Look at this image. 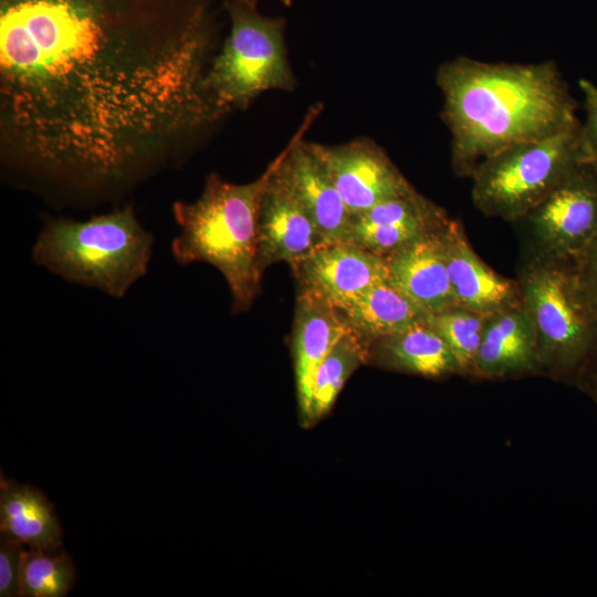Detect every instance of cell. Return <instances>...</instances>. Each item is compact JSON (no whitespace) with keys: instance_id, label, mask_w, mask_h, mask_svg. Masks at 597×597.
Returning a JSON list of instances; mask_svg holds the SVG:
<instances>
[{"instance_id":"cell-9","label":"cell","mask_w":597,"mask_h":597,"mask_svg":"<svg viewBox=\"0 0 597 597\" xmlns=\"http://www.w3.org/2000/svg\"><path fill=\"white\" fill-rule=\"evenodd\" d=\"M352 217L415 188L386 151L373 139L356 138L341 145L310 143Z\"/></svg>"},{"instance_id":"cell-18","label":"cell","mask_w":597,"mask_h":597,"mask_svg":"<svg viewBox=\"0 0 597 597\" xmlns=\"http://www.w3.org/2000/svg\"><path fill=\"white\" fill-rule=\"evenodd\" d=\"M368 364L428 378L459 371L441 335L425 320L369 344Z\"/></svg>"},{"instance_id":"cell-10","label":"cell","mask_w":597,"mask_h":597,"mask_svg":"<svg viewBox=\"0 0 597 597\" xmlns=\"http://www.w3.org/2000/svg\"><path fill=\"white\" fill-rule=\"evenodd\" d=\"M291 270L297 294L314 296L338 310L388 277L384 256L348 241L318 247Z\"/></svg>"},{"instance_id":"cell-1","label":"cell","mask_w":597,"mask_h":597,"mask_svg":"<svg viewBox=\"0 0 597 597\" xmlns=\"http://www.w3.org/2000/svg\"><path fill=\"white\" fill-rule=\"evenodd\" d=\"M202 7L161 36L116 30L86 0H21L0 18L1 137L24 168L88 188L129 179L223 115L205 80Z\"/></svg>"},{"instance_id":"cell-12","label":"cell","mask_w":597,"mask_h":597,"mask_svg":"<svg viewBox=\"0 0 597 597\" xmlns=\"http://www.w3.org/2000/svg\"><path fill=\"white\" fill-rule=\"evenodd\" d=\"M321 112L314 105L284 148L281 171L307 211L325 244L348 240L353 217L304 134Z\"/></svg>"},{"instance_id":"cell-23","label":"cell","mask_w":597,"mask_h":597,"mask_svg":"<svg viewBox=\"0 0 597 597\" xmlns=\"http://www.w3.org/2000/svg\"><path fill=\"white\" fill-rule=\"evenodd\" d=\"M486 316L459 306L427 315V322L450 348L459 371L474 373Z\"/></svg>"},{"instance_id":"cell-6","label":"cell","mask_w":597,"mask_h":597,"mask_svg":"<svg viewBox=\"0 0 597 597\" xmlns=\"http://www.w3.org/2000/svg\"><path fill=\"white\" fill-rule=\"evenodd\" d=\"M517 283L537 334L541 368L575 371L597 349V317L574 262L526 256Z\"/></svg>"},{"instance_id":"cell-2","label":"cell","mask_w":597,"mask_h":597,"mask_svg":"<svg viewBox=\"0 0 597 597\" xmlns=\"http://www.w3.org/2000/svg\"><path fill=\"white\" fill-rule=\"evenodd\" d=\"M441 118L453 172L470 177L484 159L579 123L577 103L555 61L490 63L457 56L437 70Z\"/></svg>"},{"instance_id":"cell-19","label":"cell","mask_w":597,"mask_h":597,"mask_svg":"<svg viewBox=\"0 0 597 597\" xmlns=\"http://www.w3.org/2000/svg\"><path fill=\"white\" fill-rule=\"evenodd\" d=\"M0 534L29 548L62 549V527L53 504L36 488L6 480L0 482Z\"/></svg>"},{"instance_id":"cell-21","label":"cell","mask_w":597,"mask_h":597,"mask_svg":"<svg viewBox=\"0 0 597 597\" xmlns=\"http://www.w3.org/2000/svg\"><path fill=\"white\" fill-rule=\"evenodd\" d=\"M368 357L369 344L352 329L338 339L316 371L306 428L331 410L347 379L368 364Z\"/></svg>"},{"instance_id":"cell-27","label":"cell","mask_w":597,"mask_h":597,"mask_svg":"<svg viewBox=\"0 0 597 597\" xmlns=\"http://www.w3.org/2000/svg\"><path fill=\"white\" fill-rule=\"evenodd\" d=\"M245 4L255 8L259 0H241ZM281 3H283L286 7H290L292 4V0H279Z\"/></svg>"},{"instance_id":"cell-29","label":"cell","mask_w":597,"mask_h":597,"mask_svg":"<svg viewBox=\"0 0 597 597\" xmlns=\"http://www.w3.org/2000/svg\"><path fill=\"white\" fill-rule=\"evenodd\" d=\"M595 383H596V389H597V373L595 375Z\"/></svg>"},{"instance_id":"cell-7","label":"cell","mask_w":597,"mask_h":597,"mask_svg":"<svg viewBox=\"0 0 597 597\" xmlns=\"http://www.w3.org/2000/svg\"><path fill=\"white\" fill-rule=\"evenodd\" d=\"M227 8L231 30L205 80L223 116L245 108L266 91L291 92L296 86L286 55L284 20L262 15L241 0L227 2Z\"/></svg>"},{"instance_id":"cell-14","label":"cell","mask_w":597,"mask_h":597,"mask_svg":"<svg viewBox=\"0 0 597 597\" xmlns=\"http://www.w3.org/2000/svg\"><path fill=\"white\" fill-rule=\"evenodd\" d=\"M457 305L483 315L522 304L517 280L502 276L472 249L462 224L450 219L441 232Z\"/></svg>"},{"instance_id":"cell-15","label":"cell","mask_w":597,"mask_h":597,"mask_svg":"<svg viewBox=\"0 0 597 597\" xmlns=\"http://www.w3.org/2000/svg\"><path fill=\"white\" fill-rule=\"evenodd\" d=\"M350 331L341 311L307 294H297L292 356L301 425L306 427L316 371L338 339Z\"/></svg>"},{"instance_id":"cell-13","label":"cell","mask_w":597,"mask_h":597,"mask_svg":"<svg viewBox=\"0 0 597 597\" xmlns=\"http://www.w3.org/2000/svg\"><path fill=\"white\" fill-rule=\"evenodd\" d=\"M449 220L444 209L413 189L354 216L347 241L386 258Z\"/></svg>"},{"instance_id":"cell-28","label":"cell","mask_w":597,"mask_h":597,"mask_svg":"<svg viewBox=\"0 0 597 597\" xmlns=\"http://www.w3.org/2000/svg\"><path fill=\"white\" fill-rule=\"evenodd\" d=\"M19 1H21V0H1L2 4L4 3L6 7L10 6V4H13L15 2H19Z\"/></svg>"},{"instance_id":"cell-17","label":"cell","mask_w":597,"mask_h":597,"mask_svg":"<svg viewBox=\"0 0 597 597\" xmlns=\"http://www.w3.org/2000/svg\"><path fill=\"white\" fill-rule=\"evenodd\" d=\"M541 369L534 322L522 304L486 316L474 374L502 378Z\"/></svg>"},{"instance_id":"cell-3","label":"cell","mask_w":597,"mask_h":597,"mask_svg":"<svg viewBox=\"0 0 597 597\" xmlns=\"http://www.w3.org/2000/svg\"><path fill=\"white\" fill-rule=\"evenodd\" d=\"M276 164L277 156L259 178L240 185L212 172L197 200L172 205L179 228L170 245L172 258L181 265L205 262L214 266L228 283L234 314L247 312L261 290L258 218Z\"/></svg>"},{"instance_id":"cell-4","label":"cell","mask_w":597,"mask_h":597,"mask_svg":"<svg viewBox=\"0 0 597 597\" xmlns=\"http://www.w3.org/2000/svg\"><path fill=\"white\" fill-rule=\"evenodd\" d=\"M153 247L154 235L125 206L85 221L46 220L31 256L67 282L123 298L147 273Z\"/></svg>"},{"instance_id":"cell-25","label":"cell","mask_w":597,"mask_h":597,"mask_svg":"<svg viewBox=\"0 0 597 597\" xmlns=\"http://www.w3.org/2000/svg\"><path fill=\"white\" fill-rule=\"evenodd\" d=\"M586 114L582 133L589 163L597 168V85L586 78L578 81Z\"/></svg>"},{"instance_id":"cell-24","label":"cell","mask_w":597,"mask_h":597,"mask_svg":"<svg viewBox=\"0 0 597 597\" xmlns=\"http://www.w3.org/2000/svg\"><path fill=\"white\" fill-rule=\"evenodd\" d=\"M23 544L6 534H0V597H19Z\"/></svg>"},{"instance_id":"cell-16","label":"cell","mask_w":597,"mask_h":597,"mask_svg":"<svg viewBox=\"0 0 597 597\" xmlns=\"http://www.w3.org/2000/svg\"><path fill=\"white\" fill-rule=\"evenodd\" d=\"M442 230L417 239L385 258L387 282L426 315L458 306L447 270Z\"/></svg>"},{"instance_id":"cell-5","label":"cell","mask_w":597,"mask_h":597,"mask_svg":"<svg viewBox=\"0 0 597 597\" xmlns=\"http://www.w3.org/2000/svg\"><path fill=\"white\" fill-rule=\"evenodd\" d=\"M589 157L582 123L514 144L472 171L471 198L484 216L516 222Z\"/></svg>"},{"instance_id":"cell-11","label":"cell","mask_w":597,"mask_h":597,"mask_svg":"<svg viewBox=\"0 0 597 597\" xmlns=\"http://www.w3.org/2000/svg\"><path fill=\"white\" fill-rule=\"evenodd\" d=\"M283 149L263 191L258 218L256 266L261 275L272 264L292 268L325 244L307 211L281 171Z\"/></svg>"},{"instance_id":"cell-26","label":"cell","mask_w":597,"mask_h":597,"mask_svg":"<svg viewBox=\"0 0 597 597\" xmlns=\"http://www.w3.org/2000/svg\"><path fill=\"white\" fill-rule=\"evenodd\" d=\"M574 264L585 298L597 317V237Z\"/></svg>"},{"instance_id":"cell-20","label":"cell","mask_w":597,"mask_h":597,"mask_svg":"<svg viewBox=\"0 0 597 597\" xmlns=\"http://www.w3.org/2000/svg\"><path fill=\"white\" fill-rule=\"evenodd\" d=\"M339 311L349 328L368 344L427 316L387 281L370 286Z\"/></svg>"},{"instance_id":"cell-22","label":"cell","mask_w":597,"mask_h":597,"mask_svg":"<svg viewBox=\"0 0 597 597\" xmlns=\"http://www.w3.org/2000/svg\"><path fill=\"white\" fill-rule=\"evenodd\" d=\"M74 584L75 567L63 548L55 552L24 551L20 596L65 597Z\"/></svg>"},{"instance_id":"cell-8","label":"cell","mask_w":597,"mask_h":597,"mask_svg":"<svg viewBox=\"0 0 597 597\" xmlns=\"http://www.w3.org/2000/svg\"><path fill=\"white\" fill-rule=\"evenodd\" d=\"M516 222L527 256L574 262L597 237V168L579 166Z\"/></svg>"}]
</instances>
